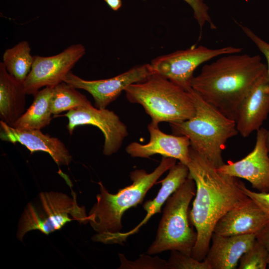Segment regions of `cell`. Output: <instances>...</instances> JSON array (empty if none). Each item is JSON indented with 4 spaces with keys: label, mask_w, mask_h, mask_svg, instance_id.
I'll return each instance as SVG.
<instances>
[{
    "label": "cell",
    "mask_w": 269,
    "mask_h": 269,
    "mask_svg": "<svg viewBox=\"0 0 269 269\" xmlns=\"http://www.w3.org/2000/svg\"><path fill=\"white\" fill-rule=\"evenodd\" d=\"M167 176L160 181L161 187L155 197L145 202L143 208L146 214L142 221L134 228L127 232H118L109 235L107 240L109 244H123L127 238L138 231L139 228L154 214L161 212V208L168 198L175 192L188 177L189 171L187 165L179 162L168 170Z\"/></svg>",
    "instance_id": "17"
},
{
    "label": "cell",
    "mask_w": 269,
    "mask_h": 269,
    "mask_svg": "<svg viewBox=\"0 0 269 269\" xmlns=\"http://www.w3.org/2000/svg\"><path fill=\"white\" fill-rule=\"evenodd\" d=\"M153 74L150 64L146 63L134 66L115 77L101 80H85L70 71L63 82L86 91L93 97L96 108L106 109L128 86L143 81Z\"/></svg>",
    "instance_id": "11"
},
{
    "label": "cell",
    "mask_w": 269,
    "mask_h": 269,
    "mask_svg": "<svg viewBox=\"0 0 269 269\" xmlns=\"http://www.w3.org/2000/svg\"><path fill=\"white\" fill-rule=\"evenodd\" d=\"M176 162L175 158L163 156L159 165L150 173L143 169L132 171L130 175L132 184L116 194L110 193L99 182L100 193L88 215V223L92 228L99 234L121 232L124 213L141 203L148 191Z\"/></svg>",
    "instance_id": "3"
},
{
    "label": "cell",
    "mask_w": 269,
    "mask_h": 269,
    "mask_svg": "<svg viewBox=\"0 0 269 269\" xmlns=\"http://www.w3.org/2000/svg\"><path fill=\"white\" fill-rule=\"evenodd\" d=\"M121 262L119 269H167V261L148 254L141 255L134 261L128 260L122 254H119Z\"/></svg>",
    "instance_id": "24"
},
{
    "label": "cell",
    "mask_w": 269,
    "mask_h": 269,
    "mask_svg": "<svg viewBox=\"0 0 269 269\" xmlns=\"http://www.w3.org/2000/svg\"><path fill=\"white\" fill-rule=\"evenodd\" d=\"M73 220L88 223L85 208L78 205L74 192L70 197L59 192H42L25 207L18 221L16 237L22 241L32 230L47 235Z\"/></svg>",
    "instance_id": "7"
},
{
    "label": "cell",
    "mask_w": 269,
    "mask_h": 269,
    "mask_svg": "<svg viewBox=\"0 0 269 269\" xmlns=\"http://www.w3.org/2000/svg\"><path fill=\"white\" fill-rule=\"evenodd\" d=\"M124 91L130 103L143 107L154 125L184 121L195 114L190 92L156 74L130 85Z\"/></svg>",
    "instance_id": "5"
},
{
    "label": "cell",
    "mask_w": 269,
    "mask_h": 269,
    "mask_svg": "<svg viewBox=\"0 0 269 269\" xmlns=\"http://www.w3.org/2000/svg\"><path fill=\"white\" fill-rule=\"evenodd\" d=\"M267 70L260 55L241 52L224 55L205 64L193 77L191 88L204 101L236 121L241 103Z\"/></svg>",
    "instance_id": "2"
},
{
    "label": "cell",
    "mask_w": 269,
    "mask_h": 269,
    "mask_svg": "<svg viewBox=\"0 0 269 269\" xmlns=\"http://www.w3.org/2000/svg\"><path fill=\"white\" fill-rule=\"evenodd\" d=\"M240 186L243 192L258 204L269 217V192H257L252 191L248 189L245 184L241 181Z\"/></svg>",
    "instance_id": "28"
},
{
    "label": "cell",
    "mask_w": 269,
    "mask_h": 269,
    "mask_svg": "<svg viewBox=\"0 0 269 269\" xmlns=\"http://www.w3.org/2000/svg\"><path fill=\"white\" fill-rule=\"evenodd\" d=\"M85 53V46L78 43L53 56H34L31 69L23 83L26 94L34 95L43 87H54L63 82Z\"/></svg>",
    "instance_id": "9"
},
{
    "label": "cell",
    "mask_w": 269,
    "mask_h": 269,
    "mask_svg": "<svg viewBox=\"0 0 269 269\" xmlns=\"http://www.w3.org/2000/svg\"><path fill=\"white\" fill-rule=\"evenodd\" d=\"M256 239L254 234L225 236L213 233L204 260L211 269H236L242 255Z\"/></svg>",
    "instance_id": "18"
},
{
    "label": "cell",
    "mask_w": 269,
    "mask_h": 269,
    "mask_svg": "<svg viewBox=\"0 0 269 269\" xmlns=\"http://www.w3.org/2000/svg\"><path fill=\"white\" fill-rule=\"evenodd\" d=\"M268 254L265 247L256 239L251 247L241 257L239 269H265L268 267Z\"/></svg>",
    "instance_id": "23"
},
{
    "label": "cell",
    "mask_w": 269,
    "mask_h": 269,
    "mask_svg": "<svg viewBox=\"0 0 269 269\" xmlns=\"http://www.w3.org/2000/svg\"><path fill=\"white\" fill-rule=\"evenodd\" d=\"M256 238L265 247L268 252V267L269 269V222L256 234Z\"/></svg>",
    "instance_id": "29"
},
{
    "label": "cell",
    "mask_w": 269,
    "mask_h": 269,
    "mask_svg": "<svg viewBox=\"0 0 269 269\" xmlns=\"http://www.w3.org/2000/svg\"><path fill=\"white\" fill-rule=\"evenodd\" d=\"M195 193V183L188 177L168 198L155 240L147 249V254L177 251L191 255L197 235L190 221L189 207Z\"/></svg>",
    "instance_id": "6"
},
{
    "label": "cell",
    "mask_w": 269,
    "mask_h": 269,
    "mask_svg": "<svg viewBox=\"0 0 269 269\" xmlns=\"http://www.w3.org/2000/svg\"><path fill=\"white\" fill-rule=\"evenodd\" d=\"M188 91L195 114L189 120L170 123L172 132L187 137L190 146L218 168L225 163L222 152L227 141L238 134L236 122L204 101L192 88Z\"/></svg>",
    "instance_id": "4"
},
{
    "label": "cell",
    "mask_w": 269,
    "mask_h": 269,
    "mask_svg": "<svg viewBox=\"0 0 269 269\" xmlns=\"http://www.w3.org/2000/svg\"><path fill=\"white\" fill-rule=\"evenodd\" d=\"M190 157L187 164L188 177L195 183L196 193L189 219L197 235L191 256L202 261L207 255L218 221L251 199L241 189L238 178L219 171L191 146Z\"/></svg>",
    "instance_id": "1"
},
{
    "label": "cell",
    "mask_w": 269,
    "mask_h": 269,
    "mask_svg": "<svg viewBox=\"0 0 269 269\" xmlns=\"http://www.w3.org/2000/svg\"><path fill=\"white\" fill-rule=\"evenodd\" d=\"M34 61L31 48L26 41H22L2 55V63L8 73L19 82H24L29 73Z\"/></svg>",
    "instance_id": "21"
},
{
    "label": "cell",
    "mask_w": 269,
    "mask_h": 269,
    "mask_svg": "<svg viewBox=\"0 0 269 269\" xmlns=\"http://www.w3.org/2000/svg\"><path fill=\"white\" fill-rule=\"evenodd\" d=\"M239 26L245 35L252 40L265 56L267 62V73L269 76V43L262 39L248 27L240 24Z\"/></svg>",
    "instance_id": "27"
},
{
    "label": "cell",
    "mask_w": 269,
    "mask_h": 269,
    "mask_svg": "<svg viewBox=\"0 0 269 269\" xmlns=\"http://www.w3.org/2000/svg\"><path fill=\"white\" fill-rule=\"evenodd\" d=\"M53 88L46 87L36 92L30 106L11 127L41 130L47 126L53 115L50 106Z\"/></svg>",
    "instance_id": "20"
},
{
    "label": "cell",
    "mask_w": 269,
    "mask_h": 269,
    "mask_svg": "<svg viewBox=\"0 0 269 269\" xmlns=\"http://www.w3.org/2000/svg\"><path fill=\"white\" fill-rule=\"evenodd\" d=\"M269 222L266 213L251 199L224 215L217 223L213 233L225 236L256 234Z\"/></svg>",
    "instance_id": "16"
},
{
    "label": "cell",
    "mask_w": 269,
    "mask_h": 269,
    "mask_svg": "<svg viewBox=\"0 0 269 269\" xmlns=\"http://www.w3.org/2000/svg\"><path fill=\"white\" fill-rule=\"evenodd\" d=\"M267 130L261 127L257 132L253 150L243 158L231 161L218 168L219 171L248 181L260 192H269V155L266 143Z\"/></svg>",
    "instance_id": "12"
},
{
    "label": "cell",
    "mask_w": 269,
    "mask_h": 269,
    "mask_svg": "<svg viewBox=\"0 0 269 269\" xmlns=\"http://www.w3.org/2000/svg\"><path fill=\"white\" fill-rule=\"evenodd\" d=\"M91 104V102L84 95L78 91L76 88L65 82H62L53 88L50 106L54 115Z\"/></svg>",
    "instance_id": "22"
},
{
    "label": "cell",
    "mask_w": 269,
    "mask_h": 269,
    "mask_svg": "<svg viewBox=\"0 0 269 269\" xmlns=\"http://www.w3.org/2000/svg\"><path fill=\"white\" fill-rule=\"evenodd\" d=\"M108 5L113 10H118L122 5V0H104Z\"/></svg>",
    "instance_id": "30"
},
{
    "label": "cell",
    "mask_w": 269,
    "mask_h": 269,
    "mask_svg": "<svg viewBox=\"0 0 269 269\" xmlns=\"http://www.w3.org/2000/svg\"><path fill=\"white\" fill-rule=\"evenodd\" d=\"M167 267V269H211L205 260L200 261L191 255L177 251H171Z\"/></svg>",
    "instance_id": "25"
},
{
    "label": "cell",
    "mask_w": 269,
    "mask_h": 269,
    "mask_svg": "<svg viewBox=\"0 0 269 269\" xmlns=\"http://www.w3.org/2000/svg\"><path fill=\"white\" fill-rule=\"evenodd\" d=\"M2 140L24 145L32 154L35 151L48 153L58 165H68L72 160L69 150L58 138L43 134L40 130L18 129L0 121Z\"/></svg>",
    "instance_id": "14"
},
{
    "label": "cell",
    "mask_w": 269,
    "mask_h": 269,
    "mask_svg": "<svg viewBox=\"0 0 269 269\" xmlns=\"http://www.w3.org/2000/svg\"><path fill=\"white\" fill-rule=\"evenodd\" d=\"M64 116L68 120L67 128L70 134L80 125H90L98 128L104 136L103 152L107 156L117 152L128 135L126 125L116 114L106 108L99 109L91 104L69 110Z\"/></svg>",
    "instance_id": "10"
},
{
    "label": "cell",
    "mask_w": 269,
    "mask_h": 269,
    "mask_svg": "<svg viewBox=\"0 0 269 269\" xmlns=\"http://www.w3.org/2000/svg\"><path fill=\"white\" fill-rule=\"evenodd\" d=\"M192 8L193 15L197 21L200 31L206 23H208L212 29H216L217 27L212 21L209 12V7L204 0H183Z\"/></svg>",
    "instance_id": "26"
},
{
    "label": "cell",
    "mask_w": 269,
    "mask_h": 269,
    "mask_svg": "<svg viewBox=\"0 0 269 269\" xmlns=\"http://www.w3.org/2000/svg\"><path fill=\"white\" fill-rule=\"evenodd\" d=\"M26 95L23 83L10 75L0 62V121L12 126L25 111Z\"/></svg>",
    "instance_id": "19"
},
{
    "label": "cell",
    "mask_w": 269,
    "mask_h": 269,
    "mask_svg": "<svg viewBox=\"0 0 269 269\" xmlns=\"http://www.w3.org/2000/svg\"><path fill=\"white\" fill-rule=\"evenodd\" d=\"M242 50V48L232 46L211 49L203 45H193L158 56L149 64L154 74L188 91L192 88L194 72L199 66L215 57L241 53Z\"/></svg>",
    "instance_id": "8"
},
{
    "label": "cell",
    "mask_w": 269,
    "mask_h": 269,
    "mask_svg": "<svg viewBox=\"0 0 269 269\" xmlns=\"http://www.w3.org/2000/svg\"><path fill=\"white\" fill-rule=\"evenodd\" d=\"M266 143H267V146L268 151L269 152V130L267 131Z\"/></svg>",
    "instance_id": "31"
},
{
    "label": "cell",
    "mask_w": 269,
    "mask_h": 269,
    "mask_svg": "<svg viewBox=\"0 0 269 269\" xmlns=\"http://www.w3.org/2000/svg\"><path fill=\"white\" fill-rule=\"evenodd\" d=\"M269 113V76L267 71L256 81L241 103L236 120L237 129L243 137L257 131Z\"/></svg>",
    "instance_id": "15"
},
{
    "label": "cell",
    "mask_w": 269,
    "mask_h": 269,
    "mask_svg": "<svg viewBox=\"0 0 269 269\" xmlns=\"http://www.w3.org/2000/svg\"><path fill=\"white\" fill-rule=\"evenodd\" d=\"M149 141L145 144L137 142L130 143L126 152L132 157L149 158L155 154L171 157L187 165L190 159V142L184 135L168 134L162 132L158 125L150 123L147 126Z\"/></svg>",
    "instance_id": "13"
}]
</instances>
